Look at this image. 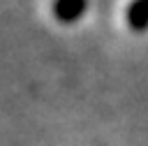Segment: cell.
I'll list each match as a JSON object with an SVG mask.
<instances>
[{
  "label": "cell",
  "instance_id": "cell-1",
  "mask_svg": "<svg viewBox=\"0 0 148 146\" xmlns=\"http://www.w3.org/2000/svg\"><path fill=\"white\" fill-rule=\"evenodd\" d=\"M86 12V0H56L53 2V14L62 23H72L81 19Z\"/></svg>",
  "mask_w": 148,
  "mask_h": 146
},
{
  "label": "cell",
  "instance_id": "cell-2",
  "mask_svg": "<svg viewBox=\"0 0 148 146\" xmlns=\"http://www.w3.org/2000/svg\"><path fill=\"white\" fill-rule=\"evenodd\" d=\"M127 23L134 30L148 28V0H134L127 9Z\"/></svg>",
  "mask_w": 148,
  "mask_h": 146
}]
</instances>
